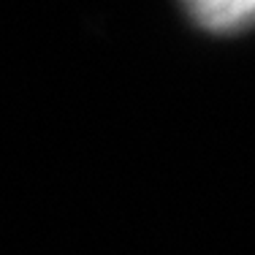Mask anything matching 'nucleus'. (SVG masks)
I'll return each mask as SVG.
<instances>
[{"label": "nucleus", "instance_id": "obj_1", "mask_svg": "<svg viewBox=\"0 0 255 255\" xmlns=\"http://www.w3.org/2000/svg\"><path fill=\"white\" fill-rule=\"evenodd\" d=\"M193 19L209 30H239L255 22V3H193Z\"/></svg>", "mask_w": 255, "mask_h": 255}]
</instances>
